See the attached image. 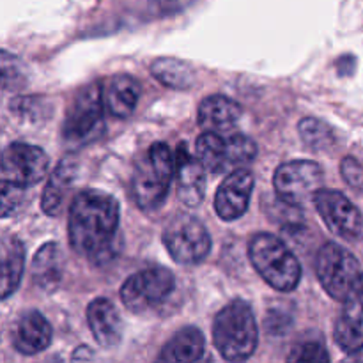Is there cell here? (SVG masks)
<instances>
[{
    "label": "cell",
    "mask_w": 363,
    "mask_h": 363,
    "mask_svg": "<svg viewBox=\"0 0 363 363\" xmlns=\"http://www.w3.org/2000/svg\"><path fill=\"white\" fill-rule=\"evenodd\" d=\"M119 202L99 190H84L69 208V245L78 255L96 266H105L119 255Z\"/></svg>",
    "instance_id": "1"
},
{
    "label": "cell",
    "mask_w": 363,
    "mask_h": 363,
    "mask_svg": "<svg viewBox=\"0 0 363 363\" xmlns=\"http://www.w3.org/2000/svg\"><path fill=\"white\" fill-rule=\"evenodd\" d=\"M213 340L225 360L243 362L255 353L259 330L254 311L243 300L227 303L213 321Z\"/></svg>",
    "instance_id": "2"
},
{
    "label": "cell",
    "mask_w": 363,
    "mask_h": 363,
    "mask_svg": "<svg viewBox=\"0 0 363 363\" xmlns=\"http://www.w3.org/2000/svg\"><path fill=\"white\" fill-rule=\"evenodd\" d=\"M176 156L165 142H156L147 155L137 163L131 177V195L137 206L144 211H155L163 206L170 190Z\"/></svg>",
    "instance_id": "3"
},
{
    "label": "cell",
    "mask_w": 363,
    "mask_h": 363,
    "mask_svg": "<svg viewBox=\"0 0 363 363\" xmlns=\"http://www.w3.org/2000/svg\"><path fill=\"white\" fill-rule=\"evenodd\" d=\"M248 257L255 272L280 293H291L301 279V264L284 241L268 233L255 234L248 245Z\"/></svg>",
    "instance_id": "4"
},
{
    "label": "cell",
    "mask_w": 363,
    "mask_h": 363,
    "mask_svg": "<svg viewBox=\"0 0 363 363\" xmlns=\"http://www.w3.org/2000/svg\"><path fill=\"white\" fill-rule=\"evenodd\" d=\"M105 106L103 84L87 85L67 110L62 126L64 142L77 149L98 140L105 131Z\"/></svg>",
    "instance_id": "5"
},
{
    "label": "cell",
    "mask_w": 363,
    "mask_h": 363,
    "mask_svg": "<svg viewBox=\"0 0 363 363\" xmlns=\"http://www.w3.org/2000/svg\"><path fill=\"white\" fill-rule=\"evenodd\" d=\"M162 240L177 264H199L211 250V236L208 229L201 220L188 213H177L167 222Z\"/></svg>",
    "instance_id": "6"
},
{
    "label": "cell",
    "mask_w": 363,
    "mask_h": 363,
    "mask_svg": "<svg viewBox=\"0 0 363 363\" xmlns=\"http://www.w3.org/2000/svg\"><path fill=\"white\" fill-rule=\"evenodd\" d=\"M176 289L174 273L167 268H147L131 275L121 287V300L133 314H144L162 305Z\"/></svg>",
    "instance_id": "7"
},
{
    "label": "cell",
    "mask_w": 363,
    "mask_h": 363,
    "mask_svg": "<svg viewBox=\"0 0 363 363\" xmlns=\"http://www.w3.org/2000/svg\"><path fill=\"white\" fill-rule=\"evenodd\" d=\"M315 273L323 289L333 300L342 301L360 277V264L350 250L330 241L318 252Z\"/></svg>",
    "instance_id": "8"
},
{
    "label": "cell",
    "mask_w": 363,
    "mask_h": 363,
    "mask_svg": "<svg viewBox=\"0 0 363 363\" xmlns=\"http://www.w3.org/2000/svg\"><path fill=\"white\" fill-rule=\"evenodd\" d=\"M323 184V169L311 160H296L280 165L273 176V188L279 201L301 208Z\"/></svg>",
    "instance_id": "9"
},
{
    "label": "cell",
    "mask_w": 363,
    "mask_h": 363,
    "mask_svg": "<svg viewBox=\"0 0 363 363\" xmlns=\"http://www.w3.org/2000/svg\"><path fill=\"white\" fill-rule=\"evenodd\" d=\"M50 158L41 147L14 142L2 155V183L28 188L43 181L48 172Z\"/></svg>",
    "instance_id": "10"
},
{
    "label": "cell",
    "mask_w": 363,
    "mask_h": 363,
    "mask_svg": "<svg viewBox=\"0 0 363 363\" xmlns=\"http://www.w3.org/2000/svg\"><path fill=\"white\" fill-rule=\"evenodd\" d=\"M315 209L323 222L335 236L354 241L362 236L363 218L362 213L350 199L337 190L319 188L312 197Z\"/></svg>",
    "instance_id": "11"
},
{
    "label": "cell",
    "mask_w": 363,
    "mask_h": 363,
    "mask_svg": "<svg viewBox=\"0 0 363 363\" xmlns=\"http://www.w3.org/2000/svg\"><path fill=\"white\" fill-rule=\"evenodd\" d=\"M335 342L346 354L360 353L363 350V273L342 300L335 323Z\"/></svg>",
    "instance_id": "12"
},
{
    "label": "cell",
    "mask_w": 363,
    "mask_h": 363,
    "mask_svg": "<svg viewBox=\"0 0 363 363\" xmlns=\"http://www.w3.org/2000/svg\"><path fill=\"white\" fill-rule=\"evenodd\" d=\"M254 191V176L247 169H236L216 190L215 209L223 222H234L247 213Z\"/></svg>",
    "instance_id": "13"
},
{
    "label": "cell",
    "mask_w": 363,
    "mask_h": 363,
    "mask_svg": "<svg viewBox=\"0 0 363 363\" xmlns=\"http://www.w3.org/2000/svg\"><path fill=\"white\" fill-rule=\"evenodd\" d=\"M176 172L179 201L188 208L201 204L206 195V167L188 152L186 144H179L176 151Z\"/></svg>",
    "instance_id": "14"
},
{
    "label": "cell",
    "mask_w": 363,
    "mask_h": 363,
    "mask_svg": "<svg viewBox=\"0 0 363 363\" xmlns=\"http://www.w3.org/2000/svg\"><path fill=\"white\" fill-rule=\"evenodd\" d=\"M87 323L94 340L105 350H113L123 339V319L106 298H96L87 307Z\"/></svg>",
    "instance_id": "15"
},
{
    "label": "cell",
    "mask_w": 363,
    "mask_h": 363,
    "mask_svg": "<svg viewBox=\"0 0 363 363\" xmlns=\"http://www.w3.org/2000/svg\"><path fill=\"white\" fill-rule=\"evenodd\" d=\"M52 325L38 311H28L13 330V346L21 354H38L52 344Z\"/></svg>",
    "instance_id": "16"
},
{
    "label": "cell",
    "mask_w": 363,
    "mask_h": 363,
    "mask_svg": "<svg viewBox=\"0 0 363 363\" xmlns=\"http://www.w3.org/2000/svg\"><path fill=\"white\" fill-rule=\"evenodd\" d=\"M241 105L227 96L213 94L199 105V124L206 131L225 133L233 130L241 117Z\"/></svg>",
    "instance_id": "17"
},
{
    "label": "cell",
    "mask_w": 363,
    "mask_h": 363,
    "mask_svg": "<svg viewBox=\"0 0 363 363\" xmlns=\"http://www.w3.org/2000/svg\"><path fill=\"white\" fill-rule=\"evenodd\" d=\"M140 94V84L130 74H116L103 84L105 105L117 119H128L135 112Z\"/></svg>",
    "instance_id": "18"
},
{
    "label": "cell",
    "mask_w": 363,
    "mask_h": 363,
    "mask_svg": "<svg viewBox=\"0 0 363 363\" xmlns=\"http://www.w3.org/2000/svg\"><path fill=\"white\" fill-rule=\"evenodd\" d=\"M78 176V160L74 156H66L53 169L41 197V208L48 216H55L62 208L67 191L73 186Z\"/></svg>",
    "instance_id": "19"
},
{
    "label": "cell",
    "mask_w": 363,
    "mask_h": 363,
    "mask_svg": "<svg viewBox=\"0 0 363 363\" xmlns=\"http://www.w3.org/2000/svg\"><path fill=\"white\" fill-rule=\"evenodd\" d=\"M32 280L43 293H53L62 280V255L57 243H46L32 259Z\"/></svg>",
    "instance_id": "20"
},
{
    "label": "cell",
    "mask_w": 363,
    "mask_h": 363,
    "mask_svg": "<svg viewBox=\"0 0 363 363\" xmlns=\"http://www.w3.org/2000/svg\"><path fill=\"white\" fill-rule=\"evenodd\" d=\"M204 335L201 330L188 326V328L179 330L165 347L160 353V362H169V363H191L199 362L204 357Z\"/></svg>",
    "instance_id": "21"
},
{
    "label": "cell",
    "mask_w": 363,
    "mask_h": 363,
    "mask_svg": "<svg viewBox=\"0 0 363 363\" xmlns=\"http://www.w3.org/2000/svg\"><path fill=\"white\" fill-rule=\"evenodd\" d=\"M25 269V247L18 238H4L2 241V300H7L20 287Z\"/></svg>",
    "instance_id": "22"
},
{
    "label": "cell",
    "mask_w": 363,
    "mask_h": 363,
    "mask_svg": "<svg viewBox=\"0 0 363 363\" xmlns=\"http://www.w3.org/2000/svg\"><path fill=\"white\" fill-rule=\"evenodd\" d=\"M151 74L165 87L186 91L195 85L197 73L188 62L174 57H160L151 64Z\"/></svg>",
    "instance_id": "23"
},
{
    "label": "cell",
    "mask_w": 363,
    "mask_h": 363,
    "mask_svg": "<svg viewBox=\"0 0 363 363\" xmlns=\"http://www.w3.org/2000/svg\"><path fill=\"white\" fill-rule=\"evenodd\" d=\"M197 158L211 174H223L230 169L227 155V138L215 131H204L197 138Z\"/></svg>",
    "instance_id": "24"
},
{
    "label": "cell",
    "mask_w": 363,
    "mask_h": 363,
    "mask_svg": "<svg viewBox=\"0 0 363 363\" xmlns=\"http://www.w3.org/2000/svg\"><path fill=\"white\" fill-rule=\"evenodd\" d=\"M298 131H300L303 144L315 152L330 151L335 145V133L332 128L315 117H305L298 124Z\"/></svg>",
    "instance_id": "25"
},
{
    "label": "cell",
    "mask_w": 363,
    "mask_h": 363,
    "mask_svg": "<svg viewBox=\"0 0 363 363\" xmlns=\"http://www.w3.org/2000/svg\"><path fill=\"white\" fill-rule=\"evenodd\" d=\"M227 155H229L230 169L248 165L257 156V144L247 135H233L227 137Z\"/></svg>",
    "instance_id": "26"
},
{
    "label": "cell",
    "mask_w": 363,
    "mask_h": 363,
    "mask_svg": "<svg viewBox=\"0 0 363 363\" xmlns=\"http://www.w3.org/2000/svg\"><path fill=\"white\" fill-rule=\"evenodd\" d=\"M23 64L11 55L9 52H2V87L4 91H16L25 85Z\"/></svg>",
    "instance_id": "27"
},
{
    "label": "cell",
    "mask_w": 363,
    "mask_h": 363,
    "mask_svg": "<svg viewBox=\"0 0 363 363\" xmlns=\"http://www.w3.org/2000/svg\"><path fill=\"white\" fill-rule=\"evenodd\" d=\"M289 362H328V351L319 340H305V342L296 344L287 357Z\"/></svg>",
    "instance_id": "28"
},
{
    "label": "cell",
    "mask_w": 363,
    "mask_h": 363,
    "mask_svg": "<svg viewBox=\"0 0 363 363\" xmlns=\"http://www.w3.org/2000/svg\"><path fill=\"white\" fill-rule=\"evenodd\" d=\"M11 112L16 113L18 117L25 121H35V119H45L43 112H45L48 106L45 105V99L38 98H16L11 101Z\"/></svg>",
    "instance_id": "29"
},
{
    "label": "cell",
    "mask_w": 363,
    "mask_h": 363,
    "mask_svg": "<svg viewBox=\"0 0 363 363\" xmlns=\"http://www.w3.org/2000/svg\"><path fill=\"white\" fill-rule=\"evenodd\" d=\"M23 191L25 188L14 186V184L2 183V218L14 215V211H18V208L23 202Z\"/></svg>",
    "instance_id": "30"
},
{
    "label": "cell",
    "mask_w": 363,
    "mask_h": 363,
    "mask_svg": "<svg viewBox=\"0 0 363 363\" xmlns=\"http://www.w3.org/2000/svg\"><path fill=\"white\" fill-rule=\"evenodd\" d=\"M151 7L160 16H172V14L183 13L190 6H194L197 0H149Z\"/></svg>",
    "instance_id": "31"
},
{
    "label": "cell",
    "mask_w": 363,
    "mask_h": 363,
    "mask_svg": "<svg viewBox=\"0 0 363 363\" xmlns=\"http://www.w3.org/2000/svg\"><path fill=\"white\" fill-rule=\"evenodd\" d=\"M340 170H342V176L351 186H362L363 184V167L357 162L354 158H344L342 165H340Z\"/></svg>",
    "instance_id": "32"
}]
</instances>
